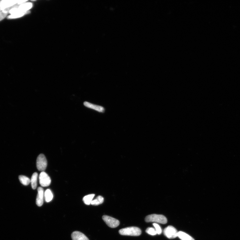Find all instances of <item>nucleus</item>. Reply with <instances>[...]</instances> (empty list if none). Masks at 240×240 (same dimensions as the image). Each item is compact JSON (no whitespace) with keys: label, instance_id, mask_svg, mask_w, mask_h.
<instances>
[{"label":"nucleus","instance_id":"obj_13","mask_svg":"<svg viewBox=\"0 0 240 240\" xmlns=\"http://www.w3.org/2000/svg\"><path fill=\"white\" fill-rule=\"evenodd\" d=\"M38 176V173L37 172H34L33 173L30 180L32 188L33 190H35L37 188Z\"/></svg>","mask_w":240,"mask_h":240},{"label":"nucleus","instance_id":"obj_17","mask_svg":"<svg viewBox=\"0 0 240 240\" xmlns=\"http://www.w3.org/2000/svg\"><path fill=\"white\" fill-rule=\"evenodd\" d=\"M94 196L95 194H90L86 195L83 199V200L85 204L89 205L91 204Z\"/></svg>","mask_w":240,"mask_h":240},{"label":"nucleus","instance_id":"obj_9","mask_svg":"<svg viewBox=\"0 0 240 240\" xmlns=\"http://www.w3.org/2000/svg\"><path fill=\"white\" fill-rule=\"evenodd\" d=\"M84 104L86 107L93 109L98 112L103 113L105 111V108L102 106L97 105L87 102H85Z\"/></svg>","mask_w":240,"mask_h":240},{"label":"nucleus","instance_id":"obj_4","mask_svg":"<svg viewBox=\"0 0 240 240\" xmlns=\"http://www.w3.org/2000/svg\"><path fill=\"white\" fill-rule=\"evenodd\" d=\"M103 219L109 227L112 228H116L120 224L119 220L107 216H103Z\"/></svg>","mask_w":240,"mask_h":240},{"label":"nucleus","instance_id":"obj_19","mask_svg":"<svg viewBox=\"0 0 240 240\" xmlns=\"http://www.w3.org/2000/svg\"><path fill=\"white\" fill-rule=\"evenodd\" d=\"M146 232L151 235H155L157 234L155 229L152 228H148L146 230Z\"/></svg>","mask_w":240,"mask_h":240},{"label":"nucleus","instance_id":"obj_6","mask_svg":"<svg viewBox=\"0 0 240 240\" xmlns=\"http://www.w3.org/2000/svg\"><path fill=\"white\" fill-rule=\"evenodd\" d=\"M39 179L40 184L42 187H47L51 184V180L50 177L44 172H41Z\"/></svg>","mask_w":240,"mask_h":240},{"label":"nucleus","instance_id":"obj_10","mask_svg":"<svg viewBox=\"0 0 240 240\" xmlns=\"http://www.w3.org/2000/svg\"><path fill=\"white\" fill-rule=\"evenodd\" d=\"M72 240H89L84 234L78 231L72 233Z\"/></svg>","mask_w":240,"mask_h":240},{"label":"nucleus","instance_id":"obj_5","mask_svg":"<svg viewBox=\"0 0 240 240\" xmlns=\"http://www.w3.org/2000/svg\"><path fill=\"white\" fill-rule=\"evenodd\" d=\"M178 232L177 230L172 226H169L165 228L164 231V233L168 238L172 239L177 237Z\"/></svg>","mask_w":240,"mask_h":240},{"label":"nucleus","instance_id":"obj_8","mask_svg":"<svg viewBox=\"0 0 240 240\" xmlns=\"http://www.w3.org/2000/svg\"><path fill=\"white\" fill-rule=\"evenodd\" d=\"M38 194L36 199V204L38 207H41L43 203V197H44V190L42 187H38Z\"/></svg>","mask_w":240,"mask_h":240},{"label":"nucleus","instance_id":"obj_18","mask_svg":"<svg viewBox=\"0 0 240 240\" xmlns=\"http://www.w3.org/2000/svg\"><path fill=\"white\" fill-rule=\"evenodd\" d=\"M19 179L21 184L25 186L28 185L30 182V179L25 176H20Z\"/></svg>","mask_w":240,"mask_h":240},{"label":"nucleus","instance_id":"obj_21","mask_svg":"<svg viewBox=\"0 0 240 240\" xmlns=\"http://www.w3.org/2000/svg\"><path fill=\"white\" fill-rule=\"evenodd\" d=\"M7 15L8 14L3 12L0 8V21L5 19Z\"/></svg>","mask_w":240,"mask_h":240},{"label":"nucleus","instance_id":"obj_15","mask_svg":"<svg viewBox=\"0 0 240 240\" xmlns=\"http://www.w3.org/2000/svg\"><path fill=\"white\" fill-rule=\"evenodd\" d=\"M45 197L46 202H50L53 198V195L50 189H47L45 193Z\"/></svg>","mask_w":240,"mask_h":240},{"label":"nucleus","instance_id":"obj_14","mask_svg":"<svg viewBox=\"0 0 240 240\" xmlns=\"http://www.w3.org/2000/svg\"><path fill=\"white\" fill-rule=\"evenodd\" d=\"M28 12H18L15 13V14H11L10 15L7 16V18L8 19H14L20 18L22 17L26 14H27Z\"/></svg>","mask_w":240,"mask_h":240},{"label":"nucleus","instance_id":"obj_11","mask_svg":"<svg viewBox=\"0 0 240 240\" xmlns=\"http://www.w3.org/2000/svg\"><path fill=\"white\" fill-rule=\"evenodd\" d=\"M33 7V4L31 2H25L19 5L18 8L19 10L23 12H27Z\"/></svg>","mask_w":240,"mask_h":240},{"label":"nucleus","instance_id":"obj_3","mask_svg":"<svg viewBox=\"0 0 240 240\" xmlns=\"http://www.w3.org/2000/svg\"><path fill=\"white\" fill-rule=\"evenodd\" d=\"M37 166L38 171L43 172L47 166V160L45 155L41 154L38 156L37 160Z\"/></svg>","mask_w":240,"mask_h":240},{"label":"nucleus","instance_id":"obj_12","mask_svg":"<svg viewBox=\"0 0 240 240\" xmlns=\"http://www.w3.org/2000/svg\"><path fill=\"white\" fill-rule=\"evenodd\" d=\"M177 237L181 240H195L189 234L181 231L178 232Z\"/></svg>","mask_w":240,"mask_h":240},{"label":"nucleus","instance_id":"obj_1","mask_svg":"<svg viewBox=\"0 0 240 240\" xmlns=\"http://www.w3.org/2000/svg\"><path fill=\"white\" fill-rule=\"evenodd\" d=\"M120 234L126 236H138L142 233L141 229L136 227H130L120 229Z\"/></svg>","mask_w":240,"mask_h":240},{"label":"nucleus","instance_id":"obj_16","mask_svg":"<svg viewBox=\"0 0 240 240\" xmlns=\"http://www.w3.org/2000/svg\"><path fill=\"white\" fill-rule=\"evenodd\" d=\"M103 198L101 196H98L97 198L92 200V201L91 203V204L94 205V206H98V205L103 203Z\"/></svg>","mask_w":240,"mask_h":240},{"label":"nucleus","instance_id":"obj_2","mask_svg":"<svg viewBox=\"0 0 240 240\" xmlns=\"http://www.w3.org/2000/svg\"><path fill=\"white\" fill-rule=\"evenodd\" d=\"M145 221L147 222H155L163 224H167L168 221L166 217L164 216L156 214L147 216L145 218Z\"/></svg>","mask_w":240,"mask_h":240},{"label":"nucleus","instance_id":"obj_7","mask_svg":"<svg viewBox=\"0 0 240 240\" xmlns=\"http://www.w3.org/2000/svg\"><path fill=\"white\" fill-rule=\"evenodd\" d=\"M18 1H12V0H2L0 1V8L2 10L9 8L17 4Z\"/></svg>","mask_w":240,"mask_h":240},{"label":"nucleus","instance_id":"obj_20","mask_svg":"<svg viewBox=\"0 0 240 240\" xmlns=\"http://www.w3.org/2000/svg\"><path fill=\"white\" fill-rule=\"evenodd\" d=\"M153 225L154 226L157 234H160L162 232V230L160 226L156 223H154Z\"/></svg>","mask_w":240,"mask_h":240}]
</instances>
